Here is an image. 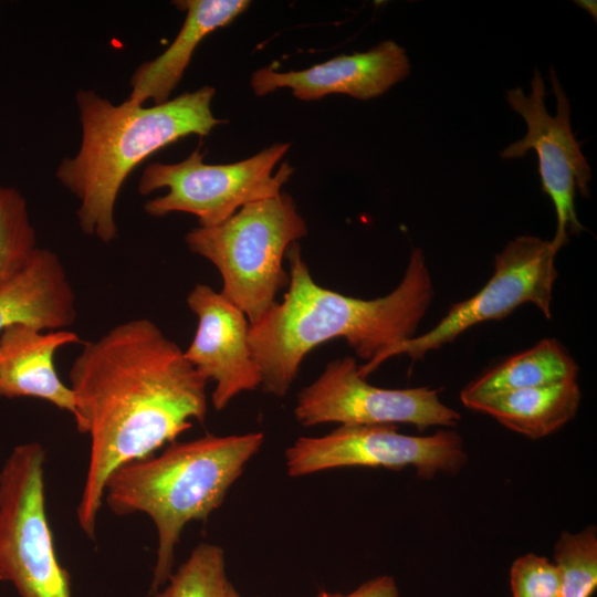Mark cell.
Listing matches in <instances>:
<instances>
[{"mask_svg":"<svg viewBox=\"0 0 597 597\" xmlns=\"http://www.w3.org/2000/svg\"><path fill=\"white\" fill-rule=\"evenodd\" d=\"M74 421L90 437L86 478L76 517L95 537L109 475L154 455L206 418L205 380L184 350L148 318L115 325L82 343L70 368Z\"/></svg>","mask_w":597,"mask_h":597,"instance_id":"6da1fadb","label":"cell"},{"mask_svg":"<svg viewBox=\"0 0 597 597\" xmlns=\"http://www.w3.org/2000/svg\"><path fill=\"white\" fill-rule=\"evenodd\" d=\"M289 285L282 302L250 324L249 345L261 373V388L283 397L304 357L315 347L344 338L369 362L416 335L432 297L425 255L413 249L400 283L387 295L364 300L318 285L297 242L286 252Z\"/></svg>","mask_w":597,"mask_h":597,"instance_id":"7a4b0ae2","label":"cell"},{"mask_svg":"<svg viewBox=\"0 0 597 597\" xmlns=\"http://www.w3.org/2000/svg\"><path fill=\"white\" fill-rule=\"evenodd\" d=\"M214 88L202 86L163 104L114 105L94 91L81 90L76 103L82 143L64 158L56 177L80 199L78 223L105 243L117 235L115 203L132 170L157 150L189 135L207 136L222 123L211 112Z\"/></svg>","mask_w":597,"mask_h":597,"instance_id":"3957f363","label":"cell"},{"mask_svg":"<svg viewBox=\"0 0 597 597\" xmlns=\"http://www.w3.org/2000/svg\"><path fill=\"white\" fill-rule=\"evenodd\" d=\"M264 441L262 432L171 442L160 454L122 465L106 481L104 501L117 515L147 514L157 536L153 590L172 574L184 527L206 521Z\"/></svg>","mask_w":597,"mask_h":597,"instance_id":"277c9868","label":"cell"},{"mask_svg":"<svg viewBox=\"0 0 597 597\" xmlns=\"http://www.w3.org/2000/svg\"><path fill=\"white\" fill-rule=\"evenodd\" d=\"M307 234V227L287 193L250 202L213 227L189 231L188 249L208 261L222 279L221 294L250 324L260 321L289 285L283 256Z\"/></svg>","mask_w":597,"mask_h":597,"instance_id":"5b68a950","label":"cell"},{"mask_svg":"<svg viewBox=\"0 0 597 597\" xmlns=\"http://www.w3.org/2000/svg\"><path fill=\"white\" fill-rule=\"evenodd\" d=\"M45 451L15 447L0 471V579L20 597H71L45 509Z\"/></svg>","mask_w":597,"mask_h":597,"instance_id":"8992f818","label":"cell"},{"mask_svg":"<svg viewBox=\"0 0 597 597\" xmlns=\"http://www.w3.org/2000/svg\"><path fill=\"white\" fill-rule=\"evenodd\" d=\"M289 148L290 144H274L244 160L219 165L203 163L197 148L180 163L149 164L139 179V193L161 188L168 191L147 201L144 209L156 218L191 213L199 227L220 224L241 207L281 193L293 168L284 163L274 175L272 171Z\"/></svg>","mask_w":597,"mask_h":597,"instance_id":"52a82bcc","label":"cell"},{"mask_svg":"<svg viewBox=\"0 0 597 597\" xmlns=\"http://www.w3.org/2000/svg\"><path fill=\"white\" fill-rule=\"evenodd\" d=\"M559 250L552 241L534 235H520L494 256V271L489 281L471 297L458 302L431 329L399 343L376 358L358 366L367 378L384 362L407 355L412 362L452 343L467 329L480 323L502 320L523 304L535 305L552 317V296L558 272L555 258Z\"/></svg>","mask_w":597,"mask_h":597,"instance_id":"ba28073f","label":"cell"},{"mask_svg":"<svg viewBox=\"0 0 597 597\" xmlns=\"http://www.w3.org/2000/svg\"><path fill=\"white\" fill-rule=\"evenodd\" d=\"M549 77L556 97L555 116L546 109V91L538 70L534 71L530 95L521 87L506 91V101L524 118L527 133L502 150L501 157L521 158L535 150L542 189L551 198L556 213V232L551 241L559 250L570 234L585 230L576 213L575 195L578 191L582 197H589L591 171L573 134L569 101L553 67Z\"/></svg>","mask_w":597,"mask_h":597,"instance_id":"9c48e42d","label":"cell"},{"mask_svg":"<svg viewBox=\"0 0 597 597\" xmlns=\"http://www.w3.org/2000/svg\"><path fill=\"white\" fill-rule=\"evenodd\" d=\"M287 473L303 476L323 470L368 467L416 469L421 478L457 473L467 462L461 436L439 430L406 436L395 425H341L323 437H301L285 452Z\"/></svg>","mask_w":597,"mask_h":597,"instance_id":"30bf717a","label":"cell"},{"mask_svg":"<svg viewBox=\"0 0 597 597\" xmlns=\"http://www.w3.org/2000/svg\"><path fill=\"white\" fill-rule=\"evenodd\" d=\"M440 389H387L367 383L353 357L329 362L298 394L294 416L305 427L336 422L348 426L409 423L419 430L452 427L460 420L439 398Z\"/></svg>","mask_w":597,"mask_h":597,"instance_id":"8fae6325","label":"cell"},{"mask_svg":"<svg viewBox=\"0 0 597 597\" xmlns=\"http://www.w3.org/2000/svg\"><path fill=\"white\" fill-rule=\"evenodd\" d=\"M187 304L198 322L184 355L207 383H214L211 402L219 411L239 394L261 387L260 368L249 345L250 323L239 307L207 284H196Z\"/></svg>","mask_w":597,"mask_h":597,"instance_id":"7c38bea8","label":"cell"},{"mask_svg":"<svg viewBox=\"0 0 597 597\" xmlns=\"http://www.w3.org/2000/svg\"><path fill=\"white\" fill-rule=\"evenodd\" d=\"M410 72L404 48L386 40L366 52L342 54L302 71L276 72L266 66L251 76L256 95L289 87L301 101H316L329 94L370 100L387 92Z\"/></svg>","mask_w":597,"mask_h":597,"instance_id":"4fadbf2b","label":"cell"},{"mask_svg":"<svg viewBox=\"0 0 597 597\" xmlns=\"http://www.w3.org/2000/svg\"><path fill=\"white\" fill-rule=\"evenodd\" d=\"M81 343L67 329L42 331L14 324L0 333V397L42 399L75 416L74 395L60 378L54 355L63 346Z\"/></svg>","mask_w":597,"mask_h":597,"instance_id":"5bb4252c","label":"cell"},{"mask_svg":"<svg viewBox=\"0 0 597 597\" xmlns=\"http://www.w3.org/2000/svg\"><path fill=\"white\" fill-rule=\"evenodd\" d=\"M77 317L76 297L59 255L38 248L27 266L0 289V333L14 324L66 329Z\"/></svg>","mask_w":597,"mask_h":597,"instance_id":"9a60e30c","label":"cell"},{"mask_svg":"<svg viewBox=\"0 0 597 597\" xmlns=\"http://www.w3.org/2000/svg\"><path fill=\"white\" fill-rule=\"evenodd\" d=\"M174 4L186 11V19L172 43L157 57L143 63L132 78L127 102L155 105L169 101L180 82L193 52L214 30L230 24L250 6L248 0H179Z\"/></svg>","mask_w":597,"mask_h":597,"instance_id":"2e32d148","label":"cell"},{"mask_svg":"<svg viewBox=\"0 0 597 597\" xmlns=\"http://www.w3.org/2000/svg\"><path fill=\"white\" fill-rule=\"evenodd\" d=\"M575 380L500 394L468 406L531 439L546 437L570 421L580 404Z\"/></svg>","mask_w":597,"mask_h":597,"instance_id":"e0dca14e","label":"cell"},{"mask_svg":"<svg viewBox=\"0 0 597 597\" xmlns=\"http://www.w3.org/2000/svg\"><path fill=\"white\" fill-rule=\"evenodd\" d=\"M578 366L555 338H544L517 353L467 385L462 404L511 391L577 379Z\"/></svg>","mask_w":597,"mask_h":597,"instance_id":"ac0fdd59","label":"cell"},{"mask_svg":"<svg viewBox=\"0 0 597 597\" xmlns=\"http://www.w3.org/2000/svg\"><path fill=\"white\" fill-rule=\"evenodd\" d=\"M153 597H241L226 573L223 549L201 543Z\"/></svg>","mask_w":597,"mask_h":597,"instance_id":"d6986e66","label":"cell"},{"mask_svg":"<svg viewBox=\"0 0 597 597\" xmlns=\"http://www.w3.org/2000/svg\"><path fill=\"white\" fill-rule=\"evenodd\" d=\"M38 248L24 197L0 186V289L27 266Z\"/></svg>","mask_w":597,"mask_h":597,"instance_id":"ffe728a7","label":"cell"},{"mask_svg":"<svg viewBox=\"0 0 597 597\" xmlns=\"http://www.w3.org/2000/svg\"><path fill=\"white\" fill-rule=\"evenodd\" d=\"M559 597H590L597 586V535L594 526L563 532L554 551Z\"/></svg>","mask_w":597,"mask_h":597,"instance_id":"44dd1931","label":"cell"},{"mask_svg":"<svg viewBox=\"0 0 597 597\" xmlns=\"http://www.w3.org/2000/svg\"><path fill=\"white\" fill-rule=\"evenodd\" d=\"M512 597H559V576L554 563L544 556L526 554L510 569Z\"/></svg>","mask_w":597,"mask_h":597,"instance_id":"7402d4cb","label":"cell"},{"mask_svg":"<svg viewBox=\"0 0 597 597\" xmlns=\"http://www.w3.org/2000/svg\"><path fill=\"white\" fill-rule=\"evenodd\" d=\"M399 591L391 576L383 575L362 584L348 594L322 591L315 597H398Z\"/></svg>","mask_w":597,"mask_h":597,"instance_id":"603a6c76","label":"cell"}]
</instances>
